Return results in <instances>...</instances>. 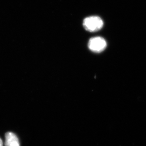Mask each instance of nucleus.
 <instances>
[{
	"label": "nucleus",
	"instance_id": "nucleus-1",
	"mask_svg": "<svg viewBox=\"0 0 146 146\" xmlns=\"http://www.w3.org/2000/svg\"><path fill=\"white\" fill-rule=\"evenodd\" d=\"M103 21L98 16H93L87 17L83 21L84 27L86 31L94 32L100 30L103 26Z\"/></svg>",
	"mask_w": 146,
	"mask_h": 146
},
{
	"label": "nucleus",
	"instance_id": "nucleus-2",
	"mask_svg": "<svg viewBox=\"0 0 146 146\" xmlns=\"http://www.w3.org/2000/svg\"><path fill=\"white\" fill-rule=\"evenodd\" d=\"M107 46L106 41L100 36L93 37L89 40L88 47L92 51L100 52L103 51Z\"/></svg>",
	"mask_w": 146,
	"mask_h": 146
},
{
	"label": "nucleus",
	"instance_id": "nucleus-3",
	"mask_svg": "<svg viewBox=\"0 0 146 146\" xmlns=\"http://www.w3.org/2000/svg\"><path fill=\"white\" fill-rule=\"evenodd\" d=\"M5 146H20L17 136L11 132H7L5 134Z\"/></svg>",
	"mask_w": 146,
	"mask_h": 146
},
{
	"label": "nucleus",
	"instance_id": "nucleus-4",
	"mask_svg": "<svg viewBox=\"0 0 146 146\" xmlns=\"http://www.w3.org/2000/svg\"><path fill=\"white\" fill-rule=\"evenodd\" d=\"M0 146H3V141L1 138H0Z\"/></svg>",
	"mask_w": 146,
	"mask_h": 146
}]
</instances>
